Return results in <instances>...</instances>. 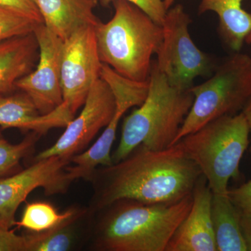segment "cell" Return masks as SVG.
<instances>
[{
    "label": "cell",
    "mask_w": 251,
    "mask_h": 251,
    "mask_svg": "<svg viewBox=\"0 0 251 251\" xmlns=\"http://www.w3.org/2000/svg\"><path fill=\"white\" fill-rule=\"evenodd\" d=\"M39 24L27 16L0 6V43L34 33Z\"/></svg>",
    "instance_id": "23"
},
{
    "label": "cell",
    "mask_w": 251,
    "mask_h": 251,
    "mask_svg": "<svg viewBox=\"0 0 251 251\" xmlns=\"http://www.w3.org/2000/svg\"><path fill=\"white\" fill-rule=\"evenodd\" d=\"M80 209L72 207L59 213L52 204L46 202H27L22 217L16 226L34 233H40L53 229L76 214Z\"/></svg>",
    "instance_id": "21"
},
{
    "label": "cell",
    "mask_w": 251,
    "mask_h": 251,
    "mask_svg": "<svg viewBox=\"0 0 251 251\" xmlns=\"http://www.w3.org/2000/svg\"><path fill=\"white\" fill-rule=\"evenodd\" d=\"M244 0H200L198 13L212 11L219 20V32L226 45L234 51L242 49L251 33V14L243 9Z\"/></svg>",
    "instance_id": "16"
},
{
    "label": "cell",
    "mask_w": 251,
    "mask_h": 251,
    "mask_svg": "<svg viewBox=\"0 0 251 251\" xmlns=\"http://www.w3.org/2000/svg\"><path fill=\"white\" fill-rule=\"evenodd\" d=\"M43 23L63 41L82 27H95L100 22L94 10L99 0H32Z\"/></svg>",
    "instance_id": "14"
},
{
    "label": "cell",
    "mask_w": 251,
    "mask_h": 251,
    "mask_svg": "<svg viewBox=\"0 0 251 251\" xmlns=\"http://www.w3.org/2000/svg\"><path fill=\"white\" fill-rule=\"evenodd\" d=\"M191 19L184 6L176 4L167 11L162 23L163 40L157 51V67L168 83L178 90H189L193 80L209 74L211 57L193 42L188 31Z\"/></svg>",
    "instance_id": "7"
},
{
    "label": "cell",
    "mask_w": 251,
    "mask_h": 251,
    "mask_svg": "<svg viewBox=\"0 0 251 251\" xmlns=\"http://www.w3.org/2000/svg\"><path fill=\"white\" fill-rule=\"evenodd\" d=\"M74 115L62 103L46 115H41L35 104L24 92L14 95L0 94V128H16L44 135L50 129L66 127Z\"/></svg>",
    "instance_id": "13"
},
{
    "label": "cell",
    "mask_w": 251,
    "mask_h": 251,
    "mask_svg": "<svg viewBox=\"0 0 251 251\" xmlns=\"http://www.w3.org/2000/svg\"><path fill=\"white\" fill-rule=\"evenodd\" d=\"M39 54L34 33L0 43V94L16 88V82L31 72Z\"/></svg>",
    "instance_id": "15"
},
{
    "label": "cell",
    "mask_w": 251,
    "mask_h": 251,
    "mask_svg": "<svg viewBox=\"0 0 251 251\" xmlns=\"http://www.w3.org/2000/svg\"><path fill=\"white\" fill-rule=\"evenodd\" d=\"M194 96L172 87L153 61L145 101L124 120L121 138L112 155L113 163L125 159L140 145L162 150L175 145Z\"/></svg>",
    "instance_id": "4"
},
{
    "label": "cell",
    "mask_w": 251,
    "mask_h": 251,
    "mask_svg": "<svg viewBox=\"0 0 251 251\" xmlns=\"http://www.w3.org/2000/svg\"><path fill=\"white\" fill-rule=\"evenodd\" d=\"M212 191L205 176H200L193 191V204L176 229L166 251H216L211 220Z\"/></svg>",
    "instance_id": "12"
},
{
    "label": "cell",
    "mask_w": 251,
    "mask_h": 251,
    "mask_svg": "<svg viewBox=\"0 0 251 251\" xmlns=\"http://www.w3.org/2000/svg\"><path fill=\"white\" fill-rule=\"evenodd\" d=\"M240 225L247 251H251V211L240 213Z\"/></svg>",
    "instance_id": "28"
},
{
    "label": "cell",
    "mask_w": 251,
    "mask_h": 251,
    "mask_svg": "<svg viewBox=\"0 0 251 251\" xmlns=\"http://www.w3.org/2000/svg\"><path fill=\"white\" fill-rule=\"evenodd\" d=\"M201 170L179 142L162 150L140 145L125 159L98 168L92 181L93 214L120 199L149 204L178 202L193 194Z\"/></svg>",
    "instance_id": "1"
},
{
    "label": "cell",
    "mask_w": 251,
    "mask_h": 251,
    "mask_svg": "<svg viewBox=\"0 0 251 251\" xmlns=\"http://www.w3.org/2000/svg\"><path fill=\"white\" fill-rule=\"evenodd\" d=\"M100 77L111 90L117 110L125 113L130 108L140 106L148 96L150 80L146 82L130 80L105 64H102Z\"/></svg>",
    "instance_id": "20"
},
{
    "label": "cell",
    "mask_w": 251,
    "mask_h": 251,
    "mask_svg": "<svg viewBox=\"0 0 251 251\" xmlns=\"http://www.w3.org/2000/svg\"><path fill=\"white\" fill-rule=\"evenodd\" d=\"M115 98L108 84L99 78L90 91L80 115L73 119L57 141L41 151L34 161L51 156L69 160L83 150L111 121L115 112Z\"/></svg>",
    "instance_id": "10"
},
{
    "label": "cell",
    "mask_w": 251,
    "mask_h": 251,
    "mask_svg": "<svg viewBox=\"0 0 251 251\" xmlns=\"http://www.w3.org/2000/svg\"><path fill=\"white\" fill-rule=\"evenodd\" d=\"M189 90L194 100L175 144L216 119L243 110L251 97V57L236 52L216 68L211 78Z\"/></svg>",
    "instance_id": "6"
},
{
    "label": "cell",
    "mask_w": 251,
    "mask_h": 251,
    "mask_svg": "<svg viewBox=\"0 0 251 251\" xmlns=\"http://www.w3.org/2000/svg\"><path fill=\"white\" fill-rule=\"evenodd\" d=\"M41 135L31 131L21 143L11 144L0 130V179L20 171L21 161L33 152Z\"/></svg>",
    "instance_id": "22"
},
{
    "label": "cell",
    "mask_w": 251,
    "mask_h": 251,
    "mask_svg": "<svg viewBox=\"0 0 251 251\" xmlns=\"http://www.w3.org/2000/svg\"><path fill=\"white\" fill-rule=\"evenodd\" d=\"M87 209L80 210L70 219L53 229L40 233L26 234L28 251H68L77 243L75 225L87 214Z\"/></svg>",
    "instance_id": "19"
},
{
    "label": "cell",
    "mask_w": 251,
    "mask_h": 251,
    "mask_svg": "<svg viewBox=\"0 0 251 251\" xmlns=\"http://www.w3.org/2000/svg\"><path fill=\"white\" fill-rule=\"evenodd\" d=\"M0 6L27 16L38 23H43L40 12L32 0H0Z\"/></svg>",
    "instance_id": "25"
},
{
    "label": "cell",
    "mask_w": 251,
    "mask_h": 251,
    "mask_svg": "<svg viewBox=\"0 0 251 251\" xmlns=\"http://www.w3.org/2000/svg\"><path fill=\"white\" fill-rule=\"evenodd\" d=\"M229 199L239 213L251 211V179L239 187L228 189Z\"/></svg>",
    "instance_id": "26"
},
{
    "label": "cell",
    "mask_w": 251,
    "mask_h": 251,
    "mask_svg": "<svg viewBox=\"0 0 251 251\" xmlns=\"http://www.w3.org/2000/svg\"><path fill=\"white\" fill-rule=\"evenodd\" d=\"M193 194L175 202L149 204L115 201L96 213L91 247L99 251H166L187 216Z\"/></svg>",
    "instance_id": "2"
},
{
    "label": "cell",
    "mask_w": 251,
    "mask_h": 251,
    "mask_svg": "<svg viewBox=\"0 0 251 251\" xmlns=\"http://www.w3.org/2000/svg\"><path fill=\"white\" fill-rule=\"evenodd\" d=\"M124 115L122 112L115 110L111 121L94 145L84 152L71 158V163L74 166H67V171L73 181L78 179L90 181L99 166L107 167L113 164L110 151L116 138L119 122Z\"/></svg>",
    "instance_id": "18"
},
{
    "label": "cell",
    "mask_w": 251,
    "mask_h": 251,
    "mask_svg": "<svg viewBox=\"0 0 251 251\" xmlns=\"http://www.w3.org/2000/svg\"><path fill=\"white\" fill-rule=\"evenodd\" d=\"M245 42L248 44H251V33L246 38Z\"/></svg>",
    "instance_id": "31"
},
{
    "label": "cell",
    "mask_w": 251,
    "mask_h": 251,
    "mask_svg": "<svg viewBox=\"0 0 251 251\" xmlns=\"http://www.w3.org/2000/svg\"><path fill=\"white\" fill-rule=\"evenodd\" d=\"M175 0H164L165 7L168 11L170 8L174 4Z\"/></svg>",
    "instance_id": "30"
},
{
    "label": "cell",
    "mask_w": 251,
    "mask_h": 251,
    "mask_svg": "<svg viewBox=\"0 0 251 251\" xmlns=\"http://www.w3.org/2000/svg\"><path fill=\"white\" fill-rule=\"evenodd\" d=\"M113 17L94 27L99 58L122 76L150 80L151 57L163 40V28L126 0H113Z\"/></svg>",
    "instance_id": "3"
},
{
    "label": "cell",
    "mask_w": 251,
    "mask_h": 251,
    "mask_svg": "<svg viewBox=\"0 0 251 251\" xmlns=\"http://www.w3.org/2000/svg\"><path fill=\"white\" fill-rule=\"evenodd\" d=\"M102 64L94 27L81 28L64 41L61 65L63 103L74 116L83 106L94 82L100 78Z\"/></svg>",
    "instance_id": "9"
},
{
    "label": "cell",
    "mask_w": 251,
    "mask_h": 251,
    "mask_svg": "<svg viewBox=\"0 0 251 251\" xmlns=\"http://www.w3.org/2000/svg\"><path fill=\"white\" fill-rule=\"evenodd\" d=\"M69 163L62 157H49L0 179V227L11 229L16 226L18 207L36 188H43L46 196L67 193L73 182L67 171Z\"/></svg>",
    "instance_id": "8"
},
{
    "label": "cell",
    "mask_w": 251,
    "mask_h": 251,
    "mask_svg": "<svg viewBox=\"0 0 251 251\" xmlns=\"http://www.w3.org/2000/svg\"><path fill=\"white\" fill-rule=\"evenodd\" d=\"M0 251H28L27 237L0 227Z\"/></svg>",
    "instance_id": "27"
},
{
    "label": "cell",
    "mask_w": 251,
    "mask_h": 251,
    "mask_svg": "<svg viewBox=\"0 0 251 251\" xmlns=\"http://www.w3.org/2000/svg\"><path fill=\"white\" fill-rule=\"evenodd\" d=\"M211 220L218 251H247L240 225V213L227 193H213Z\"/></svg>",
    "instance_id": "17"
},
{
    "label": "cell",
    "mask_w": 251,
    "mask_h": 251,
    "mask_svg": "<svg viewBox=\"0 0 251 251\" xmlns=\"http://www.w3.org/2000/svg\"><path fill=\"white\" fill-rule=\"evenodd\" d=\"M39 46L35 70L16 82V88L27 94L41 115H46L63 103L61 65L64 41L51 32L44 23L34 31Z\"/></svg>",
    "instance_id": "11"
},
{
    "label": "cell",
    "mask_w": 251,
    "mask_h": 251,
    "mask_svg": "<svg viewBox=\"0 0 251 251\" xmlns=\"http://www.w3.org/2000/svg\"><path fill=\"white\" fill-rule=\"evenodd\" d=\"M249 130L241 113L216 119L179 140L186 155L205 176L212 193L226 194L249 147Z\"/></svg>",
    "instance_id": "5"
},
{
    "label": "cell",
    "mask_w": 251,
    "mask_h": 251,
    "mask_svg": "<svg viewBox=\"0 0 251 251\" xmlns=\"http://www.w3.org/2000/svg\"><path fill=\"white\" fill-rule=\"evenodd\" d=\"M243 115L245 117L246 120H247L248 126H249V130L251 134V97L248 100L247 104H246L244 108L242 110ZM250 151H251V143Z\"/></svg>",
    "instance_id": "29"
},
{
    "label": "cell",
    "mask_w": 251,
    "mask_h": 251,
    "mask_svg": "<svg viewBox=\"0 0 251 251\" xmlns=\"http://www.w3.org/2000/svg\"><path fill=\"white\" fill-rule=\"evenodd\" d=\"M113 0H101L102 4L107 6ZM136 5L150 16L153 21L162 25L167 9L165 7L164 0H126Z\"/></svg>",
    "instance_id": "24"
}]
</instances>
